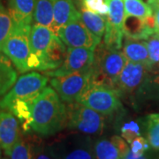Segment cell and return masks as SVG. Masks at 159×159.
I'll list each match as a JSON object with an SVG mask.
<instances>
[{
	"instance_id": "4fadbf2b",
	"label": "cell",
	"mask_w": 159,
	"mask_h": 159,
	"mask_svg": "<svg viewBox=\"0 0 159 159\" xmlns=\"http://www.w3.org/2000/svg\"><path fill=\"white\" fill-rule=\"evenodd\" d=\"M20 137L19 123L15 116L11 112L0 111V146L7 156Z\"/></svg>"
},
{
	"instance_id": "7a4b0ae2",
	"label": "cell",
	"mask_w": 159,
	"mask_h": 159,
	"mask_svg": "<svg viewBox=\"0 0 159 159\" xmlns=\"http://www.w3.org/2000/svg\"><path fill=\"white\" fill-rule=\"evenodd\" d=\"M127 58L119 50L110 49L100 43L95 49L91 66V85H103L113 89Z\"/></svg>"
},
{
	"instance_id": "836d02e7",
	"label": "cell",
	"mask_w": 159,
	"mask_h": 159,
	"mask_svg": "<svg viewBox=\"0 0 159 159\" xmlns=\"http://www.w3.org/2000/svg\"><path fill=\"white\" fill-rule=\"evenodd\" d=\"M111 141L116 146V148H118L119 154H120V157H121V159L124 158L125 155L128 153L129 150H130L129 146L127 145V142H125L122 137L118 136V135H114V136L111 137Z\"/></svg>"
},
{
	"instance_id": "9c48e42d",
	"label": "cell",
	"mask_w": 159,
	"mask_h": 159,
	"mask_svg": "<svg viewBox=\"0 0 159 159\" xmlns=\"http://www.w3.org/2000/svg\"><path fill=\"white\" fill-rule=\"evenodd\" d=\"M109 7L106 15V29L103 34V43L110 49L119 50L124 37L125 13L123 0H106Z\"/></svg>"
},
{
	"instance_id": "cb8c5ba5",
	"label": "cell",
	"mask_w": 159,
	"mask_h": 159,
	"mask_svg": "<svg viewBox=\"0 0 159 159\" xmlns=\"http://www.w3.org/2000/svg\"><path fill=\"white\" fill-rule=\"evenodd\" d=\"M125 16L145 19L153 14L150 6L142 0H123Z\"/></svg>"
},
{
	"instance_id": "9a60e30c",
	"label": "cell",
	"mask_w": 159,
	"mask_h": 159,
	"mask_svg": "<svg viewBox=\"0 0 159 159\" xmlns=\"http://www.w3.org/2000/svg\"><path fill=\"white\" fill-rule=\"evenodd\" d=\"M36 0H8V11L13 25L31 26Z\"/></svg>"
},
{
	"instance_id": "4dcf8cb0",
	"label": "cell",
	"mask_w": 159,
	"mask_h": 159,
	"mask_svg": "<svg viewBox=\"0 0 159 159\" xmlns=\"http://www.w3.org/2000/svg\"><path fill=\"white\" fill-rule=\"evenodd\" d=\"M121 131V136L127 143L130 144L136 137L141 135L140 132V125L136 121H129L126 122L120 128Z\"/></svg>"
},
{
	"instance_id": "603a6c76",
	"label": "cell",
	"mask_w": 159,
	"mask_h": 159,
	"mask_svg": "<svg viewBox=\"0 0 159 159\" xmlns=\"http://www.w3.org/2000/svg\"><path fill=\"white\" fill-rule=\"evenodd\" d=\"M54 0H36L34 11V20L36 24L51 28L53 25Z\"/></svg>"
},
{
	"instance_id": "4316f807",
	"label": "cell",
	"mask_w": 159,
	"mask_h": 159,
	"mask_svg": "<svg viewBox=\"0 0 159 159\" xmlns=\"http://www.w3.org/2000/svg\"><path fill=\"white\" fill-rule=\"evenodd\" d=\"M10 159H34L29 137H20L8 156Z\"/></svg>"
},
{
	"instance_id": "8992f818",
	"label": "cell",
	"mask_w": 159,
	"mask_h": 159,
	"mask_svg": "<svg viewBox=\"0 0 159 159\" xmlns=\"http://www.w3.org/2000/svg\"><path fill=\"white\" fill-rule=\"evenodd\" d=\"M77 102L103 116H111L122 108L118 93L112 88L103 85L90 84Z\"/></svg>"
},
{
	"instance_id": "d6986e66",
	"label": "cell",
	"mask_w": 159,
	"mask_h": 159,
	"mask_svg": "<svg viewBox=\"0 0 159 159\" xmlns=\"http://www.w3.org/2000/svg\"><path fill=\"white\" fill-rule=\"evenodd\" d=\"M124 35L134 40H147L155 31L150 29L144 21V19L133 16H125L124 21Z\"/></svg>"
},
{
	"instance_id": "f546056e",
	"label": "cell",
	"mask_w": 159,
	"mask_h": 159,
	"mask_svg": "<svg viewBox=\"0 0 159 159\" xmlns=\"http://www.w3.org/2000/svg\"><path fill=\"white\" fill-rule=\"evenodd\" d=\"M148 49L150 71H155L156 67H159V34L150 35L146 41Z\"/></svg>"
},
{
	"instance_id": "8d00e7d4",
	"label": "cell",
	"mask_w": 159,
	"mask_h": 159,
	"mask_svg": "<svg viewBox=\"0 0 159 159\" xmlns=\"http://www.w3.org/2000/svg\"><path fill=\"white\" fill-rule=\"evenodd\" d=\"M2 148H1V146H0V159H1V155H2Z\"/></svg>"
},
{
	"instance_id": "5b68a950",
	"label": "cell",
	"mask_w": 159,
	"mask_h": 159,
	"mask_svg": "<svg viewBox=\"0 0 159 159\" xmlns=\"http://www.w3.org/2000/svg\"><path fill=\"white\" fill-rule=\"evenodd\" d=\"M30 29L31 26L13 25L11 34L6 41L2 50L21 74L29 71L28 61L31 55L29 46Z\"/></svg>"
},
{
	"instance_id": "2e32d148",
	"label": "cell",
	"mask_w": 159,
	"mask_h": 159,
	"mask_svg": "<svg viewBox=\"0 0 159 159\" xmlns=\"http://www.w3.org/2000/svg\"><path fill=\"white\" fill-rule=\"evenodd\" d=\"M54 34L53 31L49 27L36 23L31 26L29 33V46L31 52L40 58L50 45Z\"/></svg>"
},
{
	"instance_id": "d590c367",
	"label": "cell",
	"mask_w": 159,
	"mask_h": 159,
	"mask_svg": "<svg viewBox=\"0 0 159 159\" xmlns=\"http://www.w3.org/2000/svg\"><path fill=\"white\" fill-rule=\"evenodd\" d=\"M123 159H146V158H145L144 155H143V156H139V157H138V156H135V155H134L130 149V150H129V152L125 155V157H124Z\"/></svg>"
},
{
	"instance_id": "7c38bea8",
	"label": "cell",
	"mask_w": 159,
	"mask_h": 159,
	"mask_svg": "<svg viewBox=\"0 0 159 159\" xmlns=\"http://www.w3.org/2000/svg\"><path fill=\"white\" fill-rule=\"evenodd\" d=\"M57 36L68 47H86L96 49L101 43L87 29L80 18V12L58 30Z\"/></svg>"
},
{
	"instance_id": "e0dca14e",
	"label": "cell",
	"mask_w": 159,
	"mask_h": 159,
	"mask_svg": "<svg viewBox=\"0 0 159 159\" xmlns=\"http://www.w3.org/2000/svg\"><path fill=\"white\" fill-rule=\"evenodd\" d=\"M80 13L76 10L73 0H54L53 25L51 29L57 35L58 30Z\"/></svg>"
},
{
	"instance_id": "3957f363",
	"label": "cell",
	"mask_w": 159,
	"mask_h": 159,
	"mask_svg": "<svg viewBox=\"0 0 159 159\" xmlns=\"http://www.w3.org/2000/svg\"><path fill=\"white\" fill-rule=\"evenodd\" d=\"M50 146L57 159H96L92 139L79 132L60 135Z\"/></svg>"
},
{
	"instance_id": "ba28073f",
	"label": "cell",
	"mask_w": 159,
	"mask_h": 159,
	"mask_svg": "<svg viewBox=\"0 0 159 159\" xmlns=\"http://www.w3.org/2000/svg\"><path fill=\"white\" fill-rule=\"evenodd\" d=\"M149 69L145 65L127 60L119 74L113 89L119 97H130L133 101L149 75Z\"/></svg>"
},
{
	"instance_id": "44dd1931",
	"label": "cell",
	"mask_w": 159,
	"mask_h": 159,
	"mask_svg": "<svg viewBox=\"0 0 159 159\" xmlns=\"http://www.w3.org/2000/svg\"><path fill=\"white\" fill-rule=\"evenodd\" d=\"M80 18L87 29L94 34L97 39L101 41L106 29V16L82 8Z\"/></svg>"
},
{
	"instance_id": "f35d334b",
	"label": "cell",
	"mask_w": 159,
	"mask_h": 159,
	"mask_svg": "<svg viewBox=\"0 0 159 159\" xmlns=\"http://www.w3.org/2000/svg\"><path fill=\"white\" fill-rule=\"evenodd\" d=\"M155 1H157V3H159V0H155Z\"/></svg>"
},
{
	"instance_id": "277c9868",
	"label": "cell",
	"mask_w": 159,
	"mask_h": 159,
	"mask_svg": "<svg viewBox=\"0 0 159 159\" xmlns=\"http://www.w3.org/2000/svg\"><path fill=\"white\" fill-rule=\"evenodd\" d=\"M67 124L70 130L87 135H100L104 129L103 115L79 102H68L66 105Z\"/></svg>"
},
{
	"instance_id": "83f0119b",
	"label": "cell",
	"mask_w": 159,
	"mask_h": 159,
	"mask_svg": "<svg viewBox=\"0 0 159 159\" xmlns=\"http://www.w3.org/2000/svg\"><path fill=\"white\" fill-rule=\"evenodd\" d=\"M13 22L10 13L0 2V51H2L6 41L11 34Z\"/></svg>"
},
{
	"instance_id": "30bf717a",
	"label": "cell",
	"mask_w": 159,
	"mask_h": 159,
	"mask_svg": "<svg viewBox=\"0 0 159 159\" xmlns=\"http://www.w3.org/2000/svg\"><path fill=\"white\" fill-rule=\"evenodd\" d=\"M90 77L91 70L66 76L52 77L51 85L62 101L76 102L90 85Z\"/></svg>"
},
{
	"instance_id": "1f68e13d",
	"label": "cell",
	"mask_w": 159,
	"mask_h": 159,
	"mask_svg": "<svg viewBox=\"0 0 159 159\" xmlns=\"http://www.w3.org/2000/svg\"><path fill=\"white\" fill-rule=\"evenodd\" d=\"M83 8L103 16L108 14L109 7L106 0H82Z\"/></svg>"
},
{
	"instance_id": "5bb4252c",
	"label": "cell",
	"mask_w": 159,
	"mask_h": 159,
	"mask_svg": "<svg viewBox=\"0 0 159 159\" xmlns=\"http://www.w3.org/2000/svg\"><path fill=\"white\" fill-rule=\"evenodd\" d=\"M66 44L57 35L54 34L44 54L40 57V71H51L58 68L66 57Z\"/></svg>"
},
{
	"instance_id": "8fae6325",
	"label": "cell",
	"mask_w": 159,
	"mask_h": 159,
	"mask_svg": "<svg viewBox=\"0 0 159 159\" xmlns=\"http://www.w3.org/2000/svg\"><path fill=\"white\" fill-rule=\"evenodd\" d=\"M95 49L86 47H69L65 61L57 69L46 71L45 74L51 77L66 76L75 73L89 72L94 61Z\"/></svg>"
},
{
	"instance_id": "ac0fdd59",
	"label": "cell",
	"mask_w": 159,
	"mask_h": 159,
	"mask_svg": "<svg viewBox=\"0 0 159 159\" xmlns=\"http://www.w3.org/2000/svg\"><path fill=\"white\" fill-rule=\"evenodd\" d=\"M122 52L124 53L127 60L145 65L146 66H148L150 71L149 58H148V52L146 42H142L141 40H134L125 37Z\"/></svg>"
},
{
	"instance_id": "52a82bcc",
	"label": "cell",
	"mask_w": 159,
	"mask_h": 159,
	"mask_svg": "<svg viewBox=\"0 0 159 159\" xmlns=\"http://www.w3.org/2000/svg\"><path fill=\"white\" fill-rule=\"evenodd\" d=\"M48 78L43 74L32 72L20 76L11 89L0 101V108L7 109L19 100L34 99L45 89Z\"/></svg>"
},
{
	"instance_id": "d6a6232c",
	"label": "cell",
	"mask_w": 159,
	"mask_h": 159,
	"mask_svg": "<svg viewBox=\"0 0 159 159\" xmlns=\"http://www.w3.org/2000/svg\"><path fill=\"white\" fill-rule=\"evenodd\" d=\"M150 146L148 140L142 136L136 137L133 142L130 143V149L134 155L135 156H143L145 151H147Z\"/></svg>"
},
{
	"instance_id": "e575fe53",
	"label": "cell",
	"mask_w": 159,
	"mask_h": 159,
	"mask_svg": "<svg viewBox=\"0 0 159 159\" xmlns=\"http://www.w3.org/2000/svg\"><path fill=\"white\" fill-rule=\"evenodd\" d=\"M148 5L152 9L153 16L156 21V34H159V3L155 0H148Z\"/></svg>"
},
{
	"instance_id": "484cf974",
	"label": "cell",
	"mask_w": 159,
	"mask_h": 159,
	"mask_svg": "<svg viewBox=\"0 0 159 159\" xmlns=\"http://www.w3.org/2000/svg\"><path fill=\"white\" fill-rule=\"evenodd\" d=\"M146 133L149 146L153 149L159 150V112L147 116Z\"/></svg>"
},
{
	"instance_id": "74e56055",
	"label": "cell",
	"mask_w": 159,
	"mask_h": 159,
	"mask_svg": "<svg viewBox=\"0 0 159 159\" xmlns=\"http://www.w3.org/2000/svg\"><path fill=\"white\" fill-rule=\"evenodd\" d=\"M1 159H9V158H7V157H3V158H1Z\"/></svg>"
},
{
	"instance_id": "6da1fadb",
	"label": "cell",
	"mask_w": 159,
	"mask_h": 159,
	"mask_svg": "<svg viewBox=\"0 0 159 159\" xmlns=\"http://www.w3.org/2000/svg\"><path fill=\"white\" fill-rule=\"evenodd\" d=\"M66 124V106L53 88H45L31 104V130L42 136H51Z\"/></svg>"
},
{
	"instance_id": "f1b7e54d",
	"label": "cell",
	"mask_w": 159,
	"mask_h": 159,
	"mask_svg": "<svg viewBox=\"0 0 159 159\" xmlns=\"http://www.w3.org/2000/svg\"><path fill=\"white\" fill-rule=\"evenodd\" d=\"M34 159H57L51 149L50 144H47L39 137H29Z\"/></svg>"
},
{
	"instance_id": "ffe728a7",
	"label": "cell",
	"mask_w": 159,
	"mask_h": 159,
	"mask_svg": "<svg viewBox=\"0 0 159 159\" xmlns=\"http://www.w3.org/2000/svg\"><path fill=\"white\" fill-rule=\"evenodd\" d=\"M134 102H156L159 107V74L148 75L136 95Z\"/></svg>"
},
{
	"instance_id": "d4e9b609",
	"label": "cell",
	"mask_w": 159,
	"mask_h": 159,
	"mask_svg": "<svg viewBox=\"0 0 159 159\" xmlns=\"http://www.w3.org/2000/svg\"><path fill=\"white\" fill-rule=\"evenodd\" d=\"M96 159H121L118 148L110 140L101 139L94 144Z\"/></svg>"
},
{
	"instance_id": "7402d4cb",
	"label": "cell",
	"mask_w": 159,
	"mask_h": 159,
	"mask_svg": "<svg viewBox=\"0 0 159 159\" xmlns=\"http://www.w3.org/2000/svg\"><path fill=\"white\" fill-rule=\"evenodd\" d=\"M17 80V73L10 58L0 53V96L6 94Z\"/></svg>"
}]
</instances>
